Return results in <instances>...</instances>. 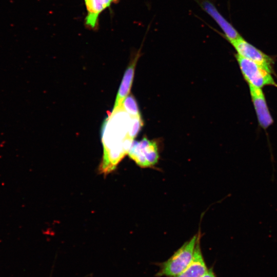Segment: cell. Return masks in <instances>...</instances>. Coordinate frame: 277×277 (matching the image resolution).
Returning a JSON list of instances; mask_svg holds the SVG:
<instances>
[{
    "instance_id": "8992f818",
    "label": "cell",
    "mask_w": 277,
    "mask_h": 277,
    "mask_svg": "<svg viewBox=\"0 0 277 277\" xmlns=\"http://www.w3.org/2000/svg\"><path fill=\"white\" fill-rule=\"evenodd\" d=\"M200 7L216 23L224 32L223 36L228 41L241 36L235 28L218 11L210 0H194Z\"/></svg>"
},
{
    "instance_id": "30bf717a",
    "label": "cell",
    "mask_w": 277,
    "mask_h": 277,
    "mask_svg": "<svg viewBox=\"0 0 277 277\" xmlns=\"http://www.w3.org/2000/svg\"><path fill=\"white\" fill-rule=\"evenodd\" d=\"M208 269L202 252L200 236L190 265L182 272L172 277H202Z\"/></svg>"
},
{
    "instance_id": "3957f363",
    "label": "cell",
    "mask_w": 277,
    "mask_h": 277,
    "mask_svg": "<svg viewBox=\"0 0 277 277\" xmlns=\"http://www.w3.org/2000/svg\"><path fill=\"white\" fill-rule=\"evenodd\" d=\"M127 154L142 168L153 167L159 159L157 143L146 136L143 137L140 141L133 140Z\"/></svg>"
},
{
    "instance_id": "ba28073f",
    "label": "cell",
    "mask_w": 277,
    "mask_h": 277,
    "mask_svg": "<svg viewBox=\"0 0 277 277\" xmlns=\"http://www.w3.org/2000/svg\"><path fill=\"white\" fill-rule=\"evenodd\" d=\"M87 14L85 18V25L89 29L98 28L99 16L106 9L110 8L118 0H84Z\"/></svg>"
},
{
    "instance_id": "7a4b0ae2",
    "label": "cell",
    "mask_w": 277,
    "mask_h": 277,
    "mask_svg": "<svg viewBox=\"0 0 277 277\" xmlns=\"http://www.w3.org/2000/svg\"><path fill=\"white\" fill-rule=\"evenodd\" d=\"M200 233L196 234L185 242L166 261L160 264L157 277H172L184 271L191 263Z\"/></svg>"
},
{
    "instance_id": "5b68a950",
    "label": "cell",
    "mask_w": 277,
    "mask_h": 277,
    "mask_svg": "<svg viewBox=\"0 0 277 277\" xmlns=\"http://www.w3.org/2000/svg\"><path fill=\"white\" fill-rule=\"evenodd\" d=\"M229 42L238 54L255 63L270 73L272 72L273 60L269 56L247 42L242 36Z\"/></svg>"
},
{
    "instance_id": "52a82bcc",
    "label": "cell",
    "mask_w": 277,
    "mask_h": 277,
    "mask_svg": "<svg viewBox=\"0 0 277 277\" xmlns=\"http://www.w3.org/2000/svg\"><path fill=\"white\" fill-rule=\"evenodd\" d=\"M249 86L250 95L261 126L266 129L273 123L264 94L260 88Z\"/></svg>"
},
{
    "instance_id": "277c9868",
    "label": "cell",
    "mask_w": 277,
    "mask_h": 277,
    "mask_svg": "<svg viewBox=\"0 0 277 277\" xmlns=\"http://www.w3.org/2000/svg\"><path fill=\"white\" fill-rule=\"evenodd\" d=\"M235 57L249 85L260 88L268 85L277 87L271 73L263 67L238 54Z\"/></svg>"
},
{
    "instance_id": "8fae6325",
    "label": "cell",
    "mask_w": 277,
    "mask_h": 277,
    "mask_svg": "<svg viewBox=\"0 0 277 277\" xmlns=\"http://www.w3.org/2000/svg\"><path fill=\"white\" fill-rule=\"evenodd\" d=\"M121 106L130 116L136 117L141 116L137 102L132 94L128 95L124 99Z\"/></svg>"
},
{
    "instance_id": "7c38bea8",
    "label": "cell",
    "mask_w": 277,
    "mask_h": 277,
    "mask_svg": "<svg viewBox=\"0 0 277 277\" xmlns=\"http://www.w3.org/2000/svg\"><path fill=\"white\" fill-rule=\"evenodd\" d=\"M143 125L141 116L131 117L128 130V137L133 140L141 130Z\"/></svg>"
},
{
    "instance_id": "6da1fadb",
    "label": "cell",
    "mask_w": 277,
    "mask_h": 277,
    "mask_svg": "<svg viewBox=\"0 0 277 277\" xmlns=\"http://www.w3.org/2000/svg\"><path fill=\"white\" fill-rule=\"evenodd\" d=\"M130 116L122 106L113 109L103 123L102 142L104 154L100 171H112L128 151L133 140L127 136Z\"/></svg>"
},
{
    "instance_id": "4fadbf2b",
    "label": "cell",
    "mask_w": 277,
    "mask_h": 277,
    "mask_svg": "<svg viewBox=\"0 0 277 277\" xmlns=\"http://www.w3.org/2000/svg\"><path fill=\"white\" fill-rule=\"evenodd\" d=\"M202 277H216L212 268L208 269L207 271L202 275Z\"/></svg>"
},
{
    "instance_id": "9c48e42d",
    "label": "cell",
    "mask_w": 277,
    "mask_h": 277,
    "mask_svg": "<svg viewBox=\"0 0 277 277\" xmlns=\"http://www.w3.org/2000/svg\"><path fill=\"white\" fill-rule=\"evenodd\" d=\"M141 48L133 55L131 61L124 73L117 93L113 109L121 106L124 99L130 93L133 83L135 67L138 60L141 55Z\"/></svg>"
}]
</instances>
